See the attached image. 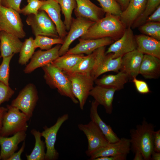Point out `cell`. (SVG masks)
<instances>
[{
    "label": "cell",
    "mask_w": 160,
    "mask_h": 160,
    "mask_svg": "<svg viewBox=\"0 0 160 160\" xmlns=\"http://www.w3.org/2000/svg\"><path fill=\"white\" fill-rule=\"evenodd\" d=\"M126 28L121 20L120 16L105 13V16L95 22L80 38L95 39L110 37L116 41L122 36Z\"/></svg>",
    "instance_id": "1"
},
{
    "label": "cell",
    "mask_w": 160,
    "mask_h": 160,
    "mask_svg": "<svg viewBox=\"0 0 160 160\" xmlns=\"http://www.w3.org/2000/svg\"><path fill=\"white\" fill-rule=\"evenodd\" d=\"M154 126L144 119L141 124L137 125L136 128L130 131L131 148L134 153L139 150L142 153L144 160H151L153 151V143Z\"/></svg>",
    "instance_id": "2"
},
{
    "label": "cell",
    "mask_w": 160,
    "mask_h": 160,
    "mask_svg": "<svg viewBox=\"0 0 160 160\" xmlns=\"http://www.w3.org/2000/svg\"><path fill=\"white\" fill-rule=\"evenodd\" d=\"M42 68L46 83L50 87L57 89L61 95L69 98L75 104L79 103L73 93L71 82L64 71L51 63Z\"/></svg>",
    "instance_id": "3"
},
{
    "label": "cell",
    "mask_w": 160,
    "mask_h": 160,
    "mask_svg": "<svg viewBox=\"0 0 160 160\" xmlns=\"http://www.w3.org/2000/svg\"><path fill=\"white\" fill-rule=\"evenodd\" d=\"M7 111L4 113L0 135L7 137L22 131H26L27 121L30 119L18 109L7 105Z\"/></svg>",
    "instance_id": "4"
},
{
    "label": "cell",
    "mask_w": 160,
    "mask_h": 160,
    "mask_svg": "<svg viewBox=\"0 0 160 160\" xmlns=\"http://www.w3.org/2000/svg\"><path fill=\"white\" fill-rule=\"evenodd\" d=\"M65 73L71 82L73 93L79 102L80 108L83 110L89 92L94 87L95 80L89 74Z\"/></svg>",
    "instance_id": "5"
},
{
    "label": "cell",
    "mask_w": 160,
    "mask_h": 160,
    "mask_svg": "<svg viewBox=\"0 0 160 160\" xmlns=\"http://www.w3.org/2000/svg\"><path fill=\"white\" fill-rule=\"evenodd\" d=\"M0 28L20 39L24 38L26 33L23 24L17 11L11 8L0 6Z\"/></svg>",
    "instance_id": "6"
},
{
    "label": "cell",
    "mask_w": 160,
    "mask_h": 160,
    "mask_svg": "<svg viewBox=\"0 0 160 160\" xmlns=\"http://www.w3.org/2000/svg\"><path fill=\"white\" fill-rule=\"evenodd\" d=\"M26 21L35 36L41 35L59 38L54 23L44 11L39 10L36 15H27Z\"/></svg>",
    "instance_id": "7"
},
{
    "label": "cell",
    "mask_w": 160,
    "mask_h": 160,
    "mask_svg": "<svg viewBox=\"0 0 160 160\" xmlns=\"http://www.w3.org/2000/svg\"><path fill=\"white\" fill-rule=\"evenodd\" d=\"M94 52L95 63L91 74L94 80L106 72L119 71L122 57L113 58L111 53L105 54V46L101 47Z\"/></svg>",
    "instance_id": "8"
},
{
    "label": "cell",
    "mask_w": 160,
    "mask_h": 160,
    "mask_svg": "<svg viewBox=\"0 0 160 160\" xmlns=\"http://www.w3.org/2000/svg\"><path fill=\"white\" fill-rule=\"evenodd\" d=\"M39 99L38 91L32 83L27 84L12 101L10 105L20 110L30 119Z\"/></svg>",
    "instance_id": "9"
},
{
    "label": "cell",
    "mask_w": 160,
    "mask_h": 160,
    "mask_svg": "<svg viewBox=\"0 0 160 160\" xmlns=\"http://www.w3.org/2000/svg\"><path fill=\"white\" fill-rule=\"evenodd\" d=\"M79 129L85 135L88 142L87 156L90 157L94 152L107 145L109 143L95 124L91 121L87 124H79Z\"/></svg>",
    "instance_id": "10"
},
{
    "label": "cell",
    "mask_w": 160,
    "mask_h": 160,
    "mask_svg": "<svg viewBox=\"0 0 160 160\" xmlns=\"http://www.w3.org/2000/svg\"><path fill=\"white\" fill-rule=\"evenodd\" d=\"M95 22L82 17L73 18L69 32L60 49L59 56L64 55L69 49L71 43L85 34Z\"/></svg>",
    "instance_id": "11"
},
{
    "label": "cell",
    "mask_w": 160,
    "mask_h": 160,
    "mask_svg": "<svg viewBox=\"0 0 160 160\" xmlns=\"http://www.w3.org/2000/svg\"><path fill=\"white\" fill-rule=\"evenodd\" d=\"M69 118L68 114H65L59 117L55 123L50 127L46 126L41 132V137L45 139V146L47 149L45 160H55L57 159L59 154L55 148V144L56 140L57 132L62 124Z\"/></svg>",
    "instance_id": "12"
},
{
    "label": "cell",
    "mask_w": 160,
    "mask_h": 160,
    "mask_svg": "<svg viewBox=\"0 0 160 160\" xmlns=\"http://www.w3.org/2000/svg\"><path fill=\"white\" fill-rule=\"evenodd\" d=\"M137 48L135 35L131 28L127 27L122 36L111 44L105 53H111L112 58H116Z\"/></svg>",
    "instance_id": "13"
},
{
    "label": "cell",
    "mask_w": 160,
    "mask_h": 160,
    "mask_svg": "<svg viewBox=\"0 0 160 160\" xmlns=\"http://www.w3.org/2000/svg\"><path fill=\"white\" fill-rule=\"evenodd\" d=\"M61 45L57 44L47 50H39L35 52L30 62L25 68L24 72L30 73L38 68L51 63L59 56V52Z\"/></svg>",
    "instance_id": "14"
},
{
    "label": "cell",
    "mask_w": 160,
    "mask_h": 160,
    "mask_svg": "<svg viewBox=\"0 0 160 160\" xmlns=\"http://www.w3.org/2000/svg\"><path fill=\"white\" fill-rule=\"evenodd\" d=\"M131 150L130 139L123 137L120 139L118 142L109 143L106 145L94 152L90 156V160H94L101 157L122 154L127 155Z\"/></svg>",
    "instance_id": "15"
},
{
    "label": "cell",
    "mask_w": 160,
    "mask_h": 160,
    "mask_svg": "<svg viewBox=\"0 0 160 160\" xmlns=\"http://www.w3.org/2000/svg\"><path fill=\"white\" fill-rule=\"evenodd\" d=\"M79 42L77 45L69 49L65 54H84L88 55L97 49L111 45L115 41L110 37L95 39L79 38Z\"/></svg>",
    "instance_id": "16"
},
{
    "label": "cell",
    "mask_w": 160,
    "mask_h": 160,
    "mask_svg": "<svg viewBox=\"0 0 160 160\" xmlns=\"http://www.w3.org/2000/svg\"><path fill=\"white\" fill-rule=\"evenodd\" d=\"M143 55L137 49L125 54L121 57L120 71L127 74L130 79L136 78Z\"/></svg>",
    "instance_id": "17"
},
{
    "label": "cell",
    "mask_w": 160,
    "mask_h": 160,
    "mask_svg": "<svg viewBox=\"0 0 160 160\" xmlns=\"http://www.w3.org/2000/svg\"><path fill=\"white\" fill-rule=\"evenodd\" d=\"M39 10L44 11L54 23L59 38L64 40L67 34L64 22L61 18V8L55 0L44 1Z\"/></svg>",
    "instance_id": "18"
},
{
    "label": "cell",
    "mask_w": 160,
    "mask_h": 160,
    "mask_svg": "<svg viewBox=\"0 0 160 160\" xmlns=\"http://www.w3.org/2000/svg\"><path fill=\"white\" fill-rule=\"evenodd\" d=\"M76 7L74 12L76 17H82L96 22L104 17L105 13L90 0H75Z\"/></svg>",
    "instance_id": "19"
},
{
    "label": "cell",
    "mask_w": 160,
    "mask_h": 160,
    "mask_svg": "<svg viewBox=\"0 0 160 160\" xmlns=\"http://www.w3.org/2000/svg\"><path fill=\"white\" fill-rule=\"evenodd\" d=\"M25 132L22 131L18 132L10 137L0 135V153L1 160H7L17 150L18 144L25 139Z\"/></svg>",
    "instance_id": "20"
},
{
    "label": "cell",
    "mask_w": 160,
    "mask_h": 160,
    "mask_svg": "<svg viewBox=\"0 0 160 160\" xmlns=\"http://www.w3.org/2000/svg\"><path fill=\"white\" fill-rule=\"evenodd\" d=\"M18 37L4 31L0 32L1 57L19 53L23 44Z\"/></svg>",
    "instance_id": "21"
},
{
    "label": "cell",
    "mask_w": 160,
    "mask_h": 160,
    "mask_svg": "<svg viewBox=\"0 0 160 160\" xmlns=\"http://www.w3.org/2000/svg\"><path fill=\"white\" fill-rule=\"evenodd\" d=\"M116 91L113 89L96 85L90 91L89 95L104 107L107 113L111 114L113 111V102Z\"/></svg>",
    "instance_id": "22"
},
{
    "label": "cell",
    "mask_w": 160,
    "mask_h": 160,
    "mask_svg": "<svg viewBox=\"0 0 160 160\" xmlns=\"http://www.w3.org/2000/svg\"><path fill=\"white\" fill-rule=\"evenodd\" d=\"M99 105L95 100L92 102L90 113L91 120L98 127L109 143L117 142L120 138L113 131L111 127L103 121L98 113L97 108Z\"/></svg>",
    "instance_id": "23"
},
{
    "label": "cell",
    "mask_w": 160,
    "mask_h": 160,
    "mask_svg": "<svg viewBox=\"0 0 160 160\" xmlns=\"http://www.w3.org/2000/svg\"><path fill=\"white\" fill-rule=\"evenodd\" d=\"M147 0H130L127 8L120 16L127 28L131 27L134 21L143 11Z\"/></svg>",
    "instance_id": "24"
},
{
    "label": "cell",
    "mask_w": 160,
    "mask_h": 160,
    "mask_svg": "<svg viewBox=\"0 0 160 160\" xmlns=\"http://www.w3.org/2000/svg\"><path fill=\"white\" fill-rule=\"evenodd\" d=\"M147 79H157L160 76V59L144 54L140 66L139 74Z\"/></svg>",
    "instance_id": "25"
},
{
    "label": "cell",
    "mask_w": 160,
    "mask_h": 160,
    "mask_svg": "<svg viewBox=\"0 0 160 160\" xmlns=\"http://www.w3.org/2000/svg\"><path fill=\"white\" fill-rule=\"evenodd\" d=\"M129 79L127 74L120 71L116 74L105 75L100 78H97L94 80V82L97 85L113 89L116 91L123 89L125 84Z\"/></svg>",
    "instance_id": "26"
},
{
    "label": "cell",
    "mask_w": 160,
    "mask_h": 160,
    "mask_svg": "<svg viewBox=\"0 0 160 160\" xmlns=\"http://www.w3.org/2000/svg\"><path fill=\"white\" fill-rule=\"evenodd\" d=\"M135 37L137 49L160 59V41L143 34L135 35Z\"/></svg>",
    "instance_id": "27"
},
{
    "label": "cell",
    "mask_w": 160,
    "mask_h": 160,
    "mask_svg": "<svg viewBox=\"0 0 160 160\" xmlns=\"http://www.w3.org/2000/svg\"><path fill=\"white\" fill-rule=\"evenodd\" d=\"M83 54H65L59 56L51 63L65 73L69 72L82 59Z\"/></svg>",
    "instance_id": "28"
},
{
    "label": "cell",
    "mask_w": 160,
    "mask_h": 160,
    "mask_svg": "<svg viewBox=\"0 0 160 160\" xmlns=\"http://www.w3.org/2000/svg\"><path fill=\"white\" fill-rule=\"evenodd\" d=\"M31 133L34 137L35 142L34 148L31 154L26 155L28 160H44L45 159V143L41 139V132L35 129L31 131Z\"/></svg>",
    "instance_id": "29"
},
{
    "label": "cell",
    "mask_w": 160,
    "mask_h": 160,
    "mask_svg": "<svg viewBox=\"0 0 160 160\" xmlns=\"http://www.w3.org/2000/svg\"><path fill=\"white\" fill-rule=\"evenodd\" d=\"M95 61L94 51L91 54L84 56L80 62L67 73H81L91 75Z\"/></svg>",
    "instance_id": "30"
},
{
    "label": "cell",
    "mask_w": 160,
    "mask_h": 160,
    "mask_svg": "<svg viewBox=\"0 0 160 160\" xmlns=\"http://www.w3.org/2000/svg\"><path fill=\"white\" fill-rule=\"evenodd\" d=\"M36 49L33 37L26 39L23 42L19 52V63L22 65L26 64L32 57Z\"/></svg>",
    "instance_id": "31"
},
{
    "label": "cell",
    "mask_w": 160,
    "mask_h": 160,
    "mask_svg": "<svg viewBox=\"0 0 160 160\" xmlns=\"http://www.w3.org/2000/svg\"><path fill=\"white\" fill-rule=\"evenodd\" d=\"M160 0H147L145 9L132 24L131 28H138L145 23L148 17L160 5Z\"/></svg>",
    "instance_id": "32"
},
{
    "label": "cell",
    "mask_w": 160,
    "mask_h": 160,
    "mask_svg": "<svg viewBox=\"0 0 160 160\" xmlns=\"http://www.w3.org/2000/svg\"><path fill=\"white\" fill-rule=\"evenodd\" d=\"M59 4L61 11L64 15L63 22L66 31L69 30L73 19L72 15L73 11L76 7L75 0H55Z\"/></svg>",
    "instance_id": "33"
},
{
    "label": "cell",
    "mask_w": 160,
    "mask_h": 160,
    "mask_svg": "<svg viewBox=\"0 0 160 160\" xmlns=\"http://www.w3.org/2000/svg\"><path fill=\"white\" fill-rule=\"evenodd\" d=\"M64 40L60 38H53L46 36L38 35L35 36L34 44L36 48L41 50H47L51 49L55 44H62Z\"/></svg>",
    "instance_id": "34"
},
{
    "label": "cell",
    "mask_w": 160,
    "mask_h": 160,
    "mask_svg": "<svg viewBox=\"0 0 160 160\" xmlns=\"http://www.w3.org/2000/svg\"><path fill=\"white\" fill-rule=\"evenodd\" d=\"M138 28L142 34L160 41V22H146Z\"/></svg>",
    "instance_id": "35"
},
{
    "label": "cell",
    "mask_w": 160,
    "mask_h": 160,
    "mask_svg": "<svg viewBox=\"0 0 160 160\" xmlns=\"http://www.w3.org/2000/svg\"><path fill=\"white\" fill-rule=\"evenodd\" d=\"M105 13L120 16L122 12L121 7L115 0H96Z\"/></svg>",
    "instance_id": "36"
},
{
    "label": "cell",
    "mask_w": 160,
    "mask_h": 160,
    "mask_svg": "<svg viewBox=\"0 0 160 160\" xmlns=\"http://www.w3.org/2000/svg\"><path fill=\"white\" fill-rule=\"evenodd\" d=\"M14 55L3 57L0 65V82L8 85H9L10 63Z\"/></svg>",
    "instance_id": "37"
},
{
    "label": "cell",
    "mask_w": 160,
    "mask_h": 160,
    "mask_svg": "<svg viewBox=\"0 0 160 160\" xmlns=\"http://www.w3.org/2000/svg\"><path fill=\"white\" fill-rule=\"evenodd\" d=\"M28 4L21 9L20 14L24 15L33 14L36 15L43 5L44 1L40 0H27Z\"/></svg>",
    "instance_id": "38"
},
{
    "label": "cell",
    "mask_w": 160,
    "mask_h": 160,
    "mask_svg": "<svg viewBox=\"0 0 160 160\" xmlns=\"http://www.w3.org/2000/svg\"><path fill=\"white\" fill-rule=\"evenodd\" d=\"M14 93L9 85L0 82V107L2 103L9 100Z\"/></svg>",
    "instance_id": "39"
},
{
    "label": "cell",
    "mask_w": 160,
    "mask_h": 160,
    "mask_svg": "<svg viewBox=\"0 0 160 160\" xmlns=\"http://www.w3.org/2000/svg\"><path fill=\"white\" fill-rule=\"evenodd\" d=\"M137 91L142 94H146L149 93L150 91L148 86L146 82L138 80L136 78L132 79Z\"/></svg>",
    "instance_id": "40"
},
{
    "label": "cell",
    "mask_w": 160,
    "mask_h": 160,
    "mask_svg": "<svg viewBox=\"0 0 160 160\" xmlns=\"http://www.w3.org/2000/svg\"><path fill=\"white\" fill-rule=\"evenodd\" d=\"M22 0H2L1 5L8 8L15 9L20 14V4Z\"/></svg>",
    "instance_id": "41"
},
{
    "label": "cell",
    "mask_w": 160,
    "mask_h": 160,
    "mask_svg": "<svg viewBox=\"0 0 160 160\" xmlns=\"http://www.w3.org/2000/svg\"><path fill=\"white\" fill-rule=\"evenodd\" d=\"M153 151L160 152V130L154 131L153 134Z\"/></svg>",
    "instance_id": "42"
},
{
    "label": "cell",
    "mask_w": 160,
    "mask_h": 160,
    "mask_svg": "<svg viewBox=\"0 0 160 160\" xmlns=\"http://www.w3.org/2000/svg\"><path fill=\"white\" fill-rule=\"evenodd\" d=\"M160 22V6L148 17L146 22Z\"/></svg>",
    "instance_id": "43"
},
{
    "label": "cell",
    "mask_w": 160,
    "mask_h": 160,
    "mask_svg": "<svg viewBox=\"0 0 160 160\" xmlns=\"http://www.w3.org/2000/svg\"><path fill=\"white\" fill-rule=\"evenodd\" d=\"M127 155L122 154L101 157L96 158L94 160H125Z\"/></svg>",
    "instance_id": "44"
},
{
    "label": "cell",
    "mask_w": 160,
    "mask_h": 160,
    "mask_svg": "<svg viewBox=\"0 0 160 160\" xmlns=\"http://www.w3.org/2000/svg\"><path fill=\"white\" fill-rule=\"evenodd\" d=\"M25 141L23 143L22 145L17 152H15L12 154L7 160H21V156L22 153L23 152L25 147Z\"/></svg>",
    "instance_id": "45"
},
{
    "label": "cell",
    "mask_w": 160,
    "mask_h": 160,
    "mask_svg": "<svg viewBox=\"0 0 160 160\" xmlns=\"http://www.w3.org/2000/svg\"><path fill=\"white\" fill-rule=\"evenodd\" d=\"M119 5L121 10L124 11L127 7L130 0H115Z\"/></svg>",
    "instance_id": "46"
},
{
    "label": "cell",
    "mask_w": 160,
    "mask_h": 160,
    "mask_svg": "<svg viewBox=\"0 0 160 160\" xmlns=\"http://www.w3.org/2000/svg\"><path fill=\"white\" fill-rule=\"evenodd\" d=\"M7 108L1 107H0V132L2 125L3 118L4 113L7 111Z\"/></svg>",
    "instance_id": "47"
},
{
    "label": "cell",
    "mask_w": 160,
    "mask_h": 160,
    "mask_svg": "<svg viewBox=\"0 0 160 160\" xmlns=\"http://www.w3.org/2000/svg\"><path fill=\"white\" fill-rule=\"evenodd\" d=\"M134 153L135 154V156L133 159V160H144L143 156L141 152L139 151L136 150Z\"/></svg>",
    "instance_id": "48"
},
{
    "label": "cell",
    "mask_w": 160,
    "mask_h": 160,
    "mask_svg": "<svg viewBox=\"0 0 160 160\" xmlns=\"http://www.w3.org/2000/svg\"><path fill=\"white\" fill-rule=\"evenodd\" d=\"M151 160H160V152L153 151L151 154Z\"/></svg>",
    "instance_id": "49"
},
{
    "label": "cell",
    "mask_w": 160,
    "mask_h": 160,
    "mask_svg": "<svg viewBox=\"0 0 160 160\" xmlns=\"http://www.w3.org/2000/svg\"><path fill=\"white\" fill-rule=\"evenodd\" d=\"M2 0H0V6H1V1Z\"/></svg>",
    "instance_id": "50"
},
{
    "label": "cell",
    "mask_w": 160,
    "mask_h": 160,
    "mask_svg": "<svg viewBox=\"0 0 160 160\" xmlns=\"http://www.w3.org/2000/svg\"><path fill=\"white\" fill-rule=\"evenodd\" d=\"M1 159V155H0V160Z\"/></svg>",
    "instance_id": "51"
},
{
    "label": "cell",
    "mask_w": 160,
    "mask_h": 160,
    "mask_svg": "<svg viewBox=\"0 0 160 160\" xmlns=\"http://www.w3.org/2000/svg\"><path fill=\"white\" fill-rule=\"evenodd\" d=\"M1 31V29L0 28V32Z\"/></svg>",
    "instance_id": "52"
},
{
    "label": "cell",
    "mask_w": 160,
    "mask_h": 160,
    "mask_svg": "<svg viewBox=\"0 0 160 160\" xmlns=\"http://www.w3.org/2000/svg\"><path fill=\"white\" fill-rule=\"evenodd\" d=\"M43 0V1H45V0Z\"/></svg>",
    "instance_id": "53"
},
{
    "label": "cell",
    "mask_w": 160,
    "mask_h": 160,
    "mask_svg": "<svg viewBox=\"0 0 160 160\" xmlns=\"http://www.w3.org/2000/svg\"><path fill=\"white\" fill-rule=\"evenodd\" d=\"M1 57H0V58Z\"/></svg>",
    "instance_id": "54"
}]
</instances>
